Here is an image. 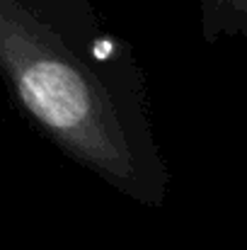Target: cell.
<instances>
[{
	"instance_id": "cell-1",
	"label": "cell",
	"mask_w": 247,
	"mask_h": 250,
	"mask_svg": "<svg viewBox=\"0 0 247 250\" xmlns=\"http://www.w3.org/2000/svg\"><path fill=\"white\" fill-rule=\"evenodd\" d=\"M0 81L24 122L107 187L165 207L148 76L82 0H0Z\"/></svg>"
},
{
	"instance_id": "cell-2",
	"label": "cell",
	"mask_w": 247,
	"mask_h": 250,
	"mask_svg": "<svg viewBox=\"0 0 247 250\" xmlns=\"http://www.w3.org/2000/svg\"><path fill=\"white\" fill-rule=\"evenodd\" d=\"M199 7L206 44L247 34V0H199Z\"/></svg>"
}]
</instances>
